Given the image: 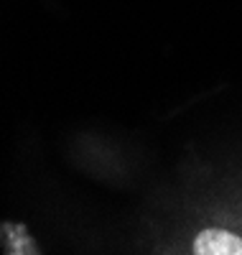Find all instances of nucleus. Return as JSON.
Here are the masks:
<instances>
[{"label": "nucleus", "instance_id": "f257e3e1", "mask_svg": "<svg viewBox=\"0 0 242 255\" xmlns=\"http://www.w3.org/2000/svg\"><path fill=\"white\" fill-rule=\"evenodd\" d=\"M191 253L196 255H242V238L225 227H207L194 238Z\"/></svg>", "mask_w": 242, "mask_h": 255}]
</instances>
